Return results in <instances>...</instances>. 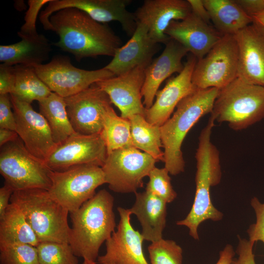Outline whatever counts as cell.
Listing matches in <instances>:
<instances>
[{
  "label": "cell",
  "mask_w": 264,
  "mask_h": 264,
  "mask_svg": "<svg viewBox=\"0 0 264 264\" xmlns=\"http://www.w3.org/2000/svg\"><path fill=\"white\" fill-rule=\"evenodd\" d=\"M51 30L59 36L54 45L72 54L77 61L98 56L113 57L122 41L112 30L85 12L66 8L49 18Z\"/></svg>",
  "instance_id": "6da1fadb"
},
{
  "label": "cell",
  "mask_w": 264,
  "mask_h": 264,
  "mask_svg": "<svg viewBox=\"0 0 264 264\" xmlns=\"http://www.w3.org/2000/svg\"><path fill=\"white\" fill-rule=\"evenodd\" d=\"M215 121L211 115L200 133L195 154L197 171L194 202L186 218L176 223L188 228L189 235L195 240L199 239L198 230L202 222L208 220L219 221L223 216L213 205L210 196L211 188L220 183L222 176L220 152L211 140Z\"/></svg>",
  "instance_id": "7a4b0ae2"
},
{
  "label": "cell",
  "mask_w": 264,
  "mask_h": 264,
  "mask_svg": "<svg viewBox=\"0 0 264 264\" xmlns=\"http://www.w3.org/2000/svg\"><path fill=\"white\" fill-rule=\"evenodd\" d=\"M113 202L112 196L102 189L70 213L72 227L69 243L77 257L95 262L101 245L115 231Z\"/></svg>",
  "instance_id": "3957f363"
},
{
  "label": "cell",
  "mask_w": 264,
  "mask_h": 264,
  "mask_svg": "<svg viewBox=\"0 0 264 264\" xmlns=\"http://www.w3.org/2000/svg\"><path fill=\"white\" fill-rule=\"evenodd\" d=\"M219 89L197 88L178 104L172 116L161 127L165 168L170 175L184 171L185 161L181 150L183 140L193 126L213 110Z\"/></svg>",
  "instance_id": "277c9868"
},
{
  "label": "cell",
  "mask_w": 264,
  "mask_h": 264,
  "mask_svg": "<svg viewBox=\"0 0 264 264\" xmlns=\"http://www.w3.org/2000/svg\"><path fill=\"white\" fill-rule=\"evenodd\" d=\"M10 202L18 206L39 242L69 243V213L53 199L48 190L31 189L15 191Z\"/></svg>",
  "instance_id": "5b68a950"
},
{
  "label": "cell",
  "mask_w": 264,
  "mask_h": 264,
  "mask_svg": "<svg viewBox=\"0 0 264 264\" xmlns=\"http://www.w3.org/2000/svg\"><path fill=\"white\" fill-rule=\"evenodd\" d=\"M211 115L233 130L247 128L264 118V87L237 78L219 89Z\"/></svg>",
  "instance_id": "8992f818"
},
{
  "label": "cell",
  "mask_w": 264,
  "mask_h": 264,
  "mask_svg": "<svg viewBox=\"0 0 264 264\" xmlns=\"http://www.w3.org/2000/svg\"><path fill=\"white\" fill-rule=\"evenodd\" d=\"M52 170L32 154L19 137L0 147V173L5 182L15 191L31 189L48 190Z\"/></svg>",
  "instance_id": "52a82bcc"
},
{
  "label": "cell",
  "mask_w": 264,
  "mask_h": 264,
  "mask_svg": "<svg viewBox=\"0 0 264 264\" xmlns=\"http://www.w3.org/2000/svg\"><path fill=\"white\" fill-rule=\"evenodd\" d=\"M50 177V195L69 213L78 209L95 195L99 186L106 183L102 168L93 165L51 171Z\"/></svg>",
  "instance_id": "ba28073f"
},
{
  "label": "cell",
  "mask_w": 264,
  "mask_h": 264,
  "mask_svg": "<svg viewBox=\"0 0 264 264\" xmlns=\"http://www.w3.org/2000/svg\"><path fill=\"white\" fill-rule=\"evenodd\" d=\"M156 162L148 154L131 146L108 154L101 168L111 190L135 193L143 187L144 177L148 176Z\"/></svg>",
  "instance_id": "9c48e42d"
},
{
  "label": "cell",
  "mask_w": 264,
  "mask_h": 264,
  "mask_svg": "<svg viewBox=\"0 0 264 264\" xmlns=\"http://www.w3.org/2000/svg\"><path fill=\"white\" fill-rule=\"evenodd\" d=\"M239 52L234 35H222L202 58L197 60L192 75L197 88L220 89L238 76Z\"/></svg>",
  "instance_id": "30bf717a"
},
{
  "label": "cell",
  "mask_w": 264,
  "mask_h": 264,
  "mask_svg": "<svg viewBox=\"0 0 264 264\" xmlns=\"http://www.w3.org/2000/svg\"><path fill=\"white\" fill-rule=\"evenodd\" d=\"M33 67L51 91L64 98L115 76L104 67L94 70L76 67L66 56H56L47 64Z\"/></svg>",
  "instance_id": "8fae6325"
},
{
  "label": "cell",
  "mask_w": 264,
  "mask_h": 264,
  "mask_svg": "<svg viewBox=\"0 0 264 264\" xmlns=\"http://www.w3.org/2000/svg\"><path fill=\"white\" fill-rule=\"evenodd\" d=\"M108 152L100 134L86 135L74 132L57 145L45 162L53 171H62L82 165L102 167Z\"/></svg>",
  "instance_id": "7c38bea8"
},
{
  "label": "cell",
  "mask_w": 264,
  "mask_h": 264,
  "mask_svg": "<svg viewBox=\"0 0 264 264\" xmlns=\"http://www.w3.org/2000/svg\"><path fill=\"white\" fill-rule=\"evenodd\" d=\"M67 115L76 132L100 134L103 118L111 105L108 94L95 84L71 96L65 98Z\"/></svg>",
  "instance_id": "4fadbf2b"
},
{
  "label": "cell",
  "mask_w": 264,
  "mask_h": 264,
  "mask_svg": "<svg viewBox=\"0 0 264 264\" xmlns=\"http://www.w3.org/2000/svg\"><path fill=\"white\" fill-rule=\"evenodd\" d=\"M10 97L16 120V132L29 152L45 161L57 146L46 119L30 104L11 95Z\"/></svg>",
  "instance_id": "5bb4252c"
},
{
  "label": "cell",
  "mask_w": 264,
  "mask_h": 264,
  "mask_svg": "<svg viewBox=\"0 0 264 264\" xmlns=\"http://www.w3.org/2000/svg\"><path fill=\"white\" fill-rule=\"evenodd\" d=\"M117 211L120 220L117 230L106 241V253L98 257L99 264H149L143 251L144 239L131 225L129 209L118 207Z\"/></svg>",
  "instance_id": "9a60e30c"
},
{
  "label": "cell",
  "mask_w": 264,
  "mask_h": 264,
  "mask_svg": "<svg viewBox=\"0 0 264 264\" xmlns=\"http://www.w3.org/2000/svg\"><path fill=\"white\" fill-rule=\"evenodd\" d=\"M147 66H138L123 74L95 83L108 94L123 118L128 119L135 114L145 116L146 109L142 102L141 91Z\"/></svg>",
  "instance_id": "2e32d148"
},
{
  "label": "cell",
  "mask_w": 264,
  "mask_h": 264,
  "mask_svg": "<svg viewBox=\"0 0 264 264\" xmlns=\"http://www.w3.org/2000/svg\"><path fill=\"white\" fill-rule=\"evenodd\" d=\"M197 59L191 54L184 64L183 70L170 78L165 87L158 90L155 101L146 110L145 117L150 123L161 127L171 116L178 104L197 88L192 83V75Z\"/></svg>",
  "instance_id": "e0dca14e"
},
{
  "label": "cell",
  "mask_w": 264,
  "mask_h": 264,
  "mask_svg": "<svg viewBox=\"0 0 264 264\" xmlns=\"http://www.w3.org/2000/svg\"><path fill=\"white\" fill-rule=\"evenodd\" d=\"M132 2L131 0H51L46 6V11L51 15L64 8H77L102 23L118 22L127 35L131 37L137 26L134 13L127 9Z\"/></svg>",
  "instance_id": "ac0fdd59"
},
{
  "label": "cell",
  "mask_w": 264,
  "mask_h": 264,
  "mask_svg": "<svg viewBox=\"0 0 264 264\" xmlns=\"http://www.w3.org/2000/svg\"><path fill=\"white\" fill-rule=\"evenodd\" d=\"M234 36L239 52L238 77L264 86V27L253 21Z\"/></svg>",
  "instance_id": "d6986e66"
},
{
  "label": "cell",
  "mask_w": 264,
  "mask_h": 264,
  "mask_svg": "<svg viewBox=\"0 0 264 264\" xmlns=\"http://www.w3.org/2000/svg\"><path fill=\"white\" fill-rule=\"evenodd\" d=\"M191 13L187 0H145L133 13L136 22L147 27L154 41L166 44L170 40L165 34L170 23L183 20Z\"/></svg>",
  "instance_id": "ffe728a7"
},
{
  "label": "cell",
  "mask_w": 264,
  "mask_h": 264,
  "mask_svg": "<svg viewBox=\"0 0 264 264\" xmlns=\"http://www.w3.org/2000/svg\"><path fill=\"white\" fill-rule=\"evenodd\" d=\"M165 34L182 45L197 60L205 56L222 36L192 12L183 20L172 21Z\"/></svg>",
  "instance_id": "44dd1931"
},
{
  "label": "cell",
  "mask_w": 264,
  "mask_h": 264,
  "mask_svg": "<svg viewBox=\"0 0 264 264\" xmlns=\"http://www.w3.org/2000/svg\"><path fill=\"white\" fill-rule=\"evenodd\" d=\"M158 44L151 38L147 27L137 22L130 39L116 51L111 61L104 67L119 76L138 66H148L159 49Z\"/></svg>",
  "instance_id": "7402d4cb"
},
{
  "label": "cell",
  "mask_w": 264,
  "mask_h": 264,
  "mask_svg": "<svg viewBox=\"0 0 264 264\" xmlns=\"http://www.w3.org/2000/svg\"><path fill=\"white\" fill-rule=\"evenodd\" d=\"M188 53L182 45L170 39L161 54L147 66L141 91L146 109L153 105L162 83L174 73H179L183 70L182 60Z\"/></svg>",
  "instance_id": "603a6c76"
},
{
  "label": "cell",
  "mask_w": 264,
  "mask_h": 264,
  "mask_svg": "<svg viewBox=\"0 0 264 264\" xmlns=\"http://www.w3.org/2000/svg\"><path fill=\"white\" fill-rule=\"evenodd\" d=\"M135 194V202L129 210L139 221L144 240L152 242L159 241L166 225L167 203L146 191Z\"/></svg>",
  "instance_id": "cb8c5ba5"
},
{
  "label": "cell",
  "mask_w": 264,
  "mask_h": 264,
  "mask_svg": "<svg viewBox=\"0 0 264 264\" xmlns=\"http://www.w3.org/2000/svg\"><path fill=\"white\" fill-rule=\"evenodd\" d=\"M51 46L43 35L21 38L15 44L0 46V62L9 66H33L43 64L49 58Z\"/></svg>",
  "instance_id": "d4e9b609"
},
{
  "label": "cell",
  "mask_w": 264,
  "mask_h": 264,
  "mask_svg": "<svg viewBox=\"0 0 264 264\" xmlns=\"http://www.w3.org/2000/svg\"><path fill=\"white\" fill-rule=\"evenodd\" d=\"M203 0L210 21L222 35H234L253 22L235 0Z\"/></svg>",
  "instance_id": "484cf974"
},
{
  "label": "cell",
  "mask_w": 264,
  "mask_h": 264,
  "mask_svg": "<svg viewBox=\"0 0 264 264\" xmlns=\"http://www.w3.org/2000/svg\"><path fill=\"white\" fill-rule=\"evenodd\" d=\"M23 243L37 246L40 243L24 214L10 202L0 218V243Z\"/></svg>",
  "instance_id": "4316f807"
},
{
  "label": "cell",
  "mask_w": 264,
  "mask_h": 264,
  "mask_svg": "<svg viewBox=\"0 0 264 264\" xmlns=\"http://www.w3.org/2000/svg\"><path fill=\"white\" fill-rule=\"evenodd\" d=\"M39 105L40 113L46 119L57 145L75 132L67 115L64 98L52 92L39 101Z\"/></svg>",
  "instance_id": "83f0119b"
},
{
  "label": "cell",
  "mask_w": 264,
  "mask_h": 264,
  "mask_svg": "<svg viewBox=\"0 0 264 264\" xmlns=\"http://www.w3.org/2000/svg\"><path fill=\"white\" fill-rule=\"evenodd\" d=\"M128 119L131 124L133 146L153 157L157 162H164V151L160 127L149 123L144 116L135 114Z\"/></svg>",
  "instance_id": "f1b7e54d"
},
{
  "label": "cell",
  "mask_w": 264,
  "mask_h": 264,
  "mask_svg": "<svg viewBox=\"0 0 264 264\" xmlns=\"http://www.w3.org/2000/svg\"><path fill=\"white\" fill-rule=\"evenodd\" d=\"M14 68L15 82L11 96L31 104L34 101L43 100L52 92L33 66L18 65Z\"/></svg>",
  "instance_id": "f546056e"
},
{
  "label": "cell",
  "mask_w": 264,
  "mask_h": 264,
  "mask_svg": "<svg viewBox=\"0 0 264 264\" xmlns=\"http://www.w3.org/2000/svg\"><path fill=\"white\" fill-rule=\"evenodd\" d=\"M100 135L105 143L108 154L117 149L133 146L129 120L118 116L111 105L105 112Z\"/></svg>",
  "instance_id": "4dcf8cb0"
},
{
  "label": "cell",
  "mask_w": 264,
  "mask_h": 264,
  "mask_svg": "<svg viewBox=\"0 0 264 264\" xmlns=\"http://www.w3.org/2000/svg\"><path fill=\"white\" fill-rule=\"evenodd\" d=\"M36 248L40 264H78L69 243L42 242Z\"/></svg>",
  "instance_id": "1f68e13d"
},
{
  "label": "cell",
  "mask_w": 264,
  "mask_h": 264,
  "mask_svg": "<svg viewBox=\"0 0 264 264\" xmlns=\"http://www.w3.org/2000/svg\"><path fill=\"white\" fill-rule=\"evenodd\" d=\"M0 264H40L37 248L27 243H0Z\"/></svg>",
  "instance_id": "d6a6232c"
},
{
  "label": "cell",
  "mask_w": 264,
  "mask_h": 264,
  "mask_svg": "<svg viewBox=\"0 0 264 264\" xmlns=\"http://www.w3.org/2000/svg\"><path fill=\"white\" fill-rule=\"evenodd\" d=\"M151 264H181L182 249L175 241L164 240L152 242L148 246Z\"/></svg>",
  "instance_id": "836d02e7"
},
{
  "label": "cell",
  "mask_w": 264,
  "mask_h": 264,
  "mask_svg": "<svg viewBox=\"0 0 264 264\" xmlns=\"http://www.w3.org/2000/svg\"><path fill=\"white\" fill-rule=\"evenodd\" d=\"M168 170L154 168L148 176L149 181L146 184L145 191L160 198L167 203L173 201L177 196L171 182V177Z\"/></svg>",
  "instance_id": "e575fe53"
},
{
  "label": "cell",
  "mask_w": 264,
  "mask_h": 264,
  "mask_svg": "<svg viewBox=\"0 0 264 264\" xmlns=\"http://www.w3.org/2000/svg\"><path fill=\"white\" fill-rule=\"evenodd\" d=\"M51 0H29L28 9L24 16V23L18 35L21 38L34 37L39 35L36 29V21L42 7Z\"/></svg>",
  "instance_id": "d590c367"
},
{
  "label": "cell",
  "mask_w": 264,
  "mask_h": 264,
  "mask_svg": "<svg viewBox=\"0 0 264 264\" xmlns=\"http://www.w3.org/2000/svg\"><path fill=\"white\" fill-rule=\"evenodd\" d=\"M250 204L255 211L256 220L247 229L248 240L254 243L261 241L264 243V202L261 203L254 197L251 199Z\"/></svg>",
  "instance_id": "8d00e7d4"
},
{
  "label": "cell",
  "mask_w": 264,
  "mask_h": 264,
  "mask_svg": "<svg viewBox=\"0 0 264 264\" xmlns=\"http://www.w3.org/2000/svg\"><path fill=\"white\" fill-rule=\"evenodd\" d=\"M10 95L0 94V128L16 131V123Z\"/></svg>",
  "instance_id": "74e56055"
},
{
  "label": "cell",
  "mask_w": 264,
  "mask_h": 264,
  "mask_svg": "<svg viewBox=\"0 0 264 264\" xmlns=\"http://www.w3.org/2000/svg\"><path fill=\"white\" fill-rule=\"evenodd\" d=\"M254 244L249 240L239 237L236 251L238 257L234 258L232 264H256L253 253Z\"/></svg>",
  "instance_id": "f35d334b"
},
{
  "label": "cell",
  "mask_w": 264,
  "mask_h": 264,
  "mask_svg": "<svg viewBox=\"0 0 264 264\" xmlns=\"http://www.w3.org/2000/svg\"><path fill=\"white\" fill-rule=\"evenodd\" d=\"M15 82L14 66L0 65V94H10Z\"/></svg>",
  "instance_id": "ab89813d"
},
{
  "label": "cell",
  "mask_w": 264,
  "mask_h": 264,
  "mask_svg": "<svg viewBox=\"0 0 264 264\" xmlns=\"http://www.w3.org/2000/svg\"><path fill=\"white\" fill-rule=\"evenodd\" d=\"M252 17L264 12V0H235Z\"/></svg>",
  "instance_id": "60d3db41"
},
{
  "label": "cell",
  "mask_w": 264,
  "mask_h": 264,
  "mask_svg": "<svg viewBox=\"0 0 264 264\" xmlns=\"http://www.w3.org/2000/svg\"><path fill=\"white\" fill-rule=\"evenodd\" d=\"M14 190L9 185L4 183L0 188V218L10 203V199Z\"/></svg>",
  "instance_id": "b9f144b4"
},
{
  "label": "cell",
  "mask_w": 264,
  "mask_h": 264,
  "mask_svg": "<svg viewBox=\"0 0 264 264\" xmlns=\"http://www.w3.org/2000/svg\"><path fill=\"white\" fill-rule=\"evenodd\" d=\"M189 2L192 12L202 19L204 22L209 23L210 21L208 12L204 5L203 0H187Z\"/></svg>",
  "instance_id": "7bdbcfd3"
},
{
  "label": "cell",
  "mask_w": 264,
  "mask_h": 264,
  "mask_svg": "<svg viewBox=\"0 0 264 264\" xmlns=\"http://www.w3.org/2000/svg\"><path fill=\"white\" fill-rule=\"evenodd\" d=\"M235 252L231 244H227L220 251L219 259L216 264H232Z\"/></svg>",
  "instance_id": "ee69618b"
},
{
  "label": "cell",
  "mask_w": 264,
  "mask_h": 264,
  "mask_svg": "<svg viewBox=\"0 0 264 264\" xmlns=\"http://www.w3.org/2000/svg\"><path fill=\"white\" fill-rule=\"evenodd\" d=\"M19 137L17 132L15 131L0 128V147L15 140Z\"/></svg>",
  "instance_id": "f6af8a7d"
},
{
  "label": "cell",
  "mask_w": 264,
  "mask_h": 264,
  "mask_svg": "<svg viewBox=\"0 0 264 264\" xmlns=\"http://www.w3.org/2000/svg\"><path fill=\"white\" fill-rule=\"evenodd\" d=\"M253 21L264 27V12L252 17Z\"/></svg>",
  "instance_id": "bcb514c9"
},
{
  "label": "cell",
  "mask_w": 264,
  "mask_h": 264,
  "mask_svg": "<svg viewBox=\"0 0 264 264\" xmlns=\"http://www.w3.org/2000/svg\"><path fill=\"white\" fill-rule=\"evenodd\" d=\"M82 264H96V263L84 259V262Z\"/></svg>",
  "instance_id": "7dc6e473"
},
{
  "label": "cell",
  "mask_w": 264,
  "mask_h": 264,
  "mask_svg": "<svg viewBox=\"0 0 264 264\" xmlns=\"http://www.w3.org/2000/svg\"><path fill=\"white\" fill-rule=\"evenodd\" d=\"M109 264L103 263V264Z\"/></svg>",
  "instance_id": "c3c4849f"
},
{
  "label": "cell",
  "mask_w": 264,
  "mask_h": 264,
  "mask_svg": "<svg viewBox=\"0 0 264 264\" xmlns=\"http://www.w3.org/2000/svg\"></svg>",
  "instance_id": "681fc988"
}]
</instances>
